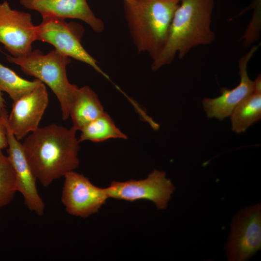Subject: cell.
Here are the masks:
<instances>
[{"instance_id": "6", "label": "cell", "mask_w": 261, "mask_h": 261, "mask_svg": "<svg viewBox=\"0 0 261 261\" xmlns=\"http://www.w3.org/2000/svg\"><path fill=\"white\" fill-rule=\"evenodd\" d=\"M174 190L175 187L166 173L157 170H154L145 179L113 181L106 188L109 198L130 202L147 200L160 210L167 208Z\"/></svg>"}, {"instance_id": "3", "label": "cell", "mask_w": 261, "mask_h": 261, "mask_svg": "<svg viewBox=\"0 0 261 261\" xmlns=\"http://www.w3.org/2000/svg\"><path fill=\"white\" fill-rule=\"evenodd\" d=\"M181 0H133L124 3L129 30L139 53H147L152 60L167 40L174 12Z\"/></svg>"}, {"instance_id": "22", "label": "cell", "mask_w": 261, "mask_h": 261, "mask_svg": "<svg viewBox=\"0 0 261 261\" xmlns=\"http://www.w3.org/2000/svg\"><path fill=\"white\" fill-rule=\"evenodd\" d=\"M123 2L125 3H131L133 0H122Z\"/></svg>"}, {"instance_id": "21", "label": "cell", "mask_w": 261, "mask_h": 261, "mask_svg": "<svg viewBox=\"0 0 261 261\" xmlns=\"http://www.w3.org/2000/svg\"><path fill=\"white\" fill-rule=\"evenodd\" d=\"M3 94L0 91V115H3L7 114L6 110L5 101L3 97Z\"/></svg>"}, {"instance_id": "18", "label": "cell", "mask_w": 261, "mask_h": 261, "mask_svg": "<svg viewBox=\"0 0 261 261\" xmlns=\"http://www.w3.org/2000/svg\"><path fill=\"white\" fill-rule=\"evenodd\" d=\"M16 191L14 168L8 156L0 150V208L9 204Z\"/></svg>"}, {"instance_id": "10", "label": "cell", "mask_w": 261, "mask_h": 261, "mask_svg": "<svg viewBox=\"0 0 261 261\" xmlns=\"http://www.w3.org/2000/svg\"><path fill=\"white\" fill-rule=\"evenodd\" d=\"M48 102V92L43 83L14 102L6 123L17 140L24 139L39 127Z\"/></svg>"}, {"instance_id": "14", "label": "cell", "mask_w": 261, "mask_h": 261, "mask_svg": "<svg viewBox=\"0 0 261 261\" xmlns=\"http://www.w3.org/2000/svg\"><path fill=\"white\" fill-rule=\"evenodd\" d=\"M104 112L98 95L91 87L88 86L78 87L69 109L72 127L77 131Z\"/></svg>"}, {"instance_id": "12", "label": "cell", "mask_w": 261, "mask_h": 261, "mask_svg": "<svg viewBox=\"0 0 261 261\" xmlns=\"http://www.w3.org/2000/svg\"><path fill=\"white\" fill-rule=\"evenodd\" d=\"M7 118L5 123L8 140V156L15 172L17 191L22 195L25 205L30 211L42 216L45 204L37 190V179L27 160L22 144L7 126Z\"/></svg>"}, {"instance_id": "15", "label": "cell", "mask_w": 261, "mask_h": 261, "mask_svg": "<svg viewBox=\"0 0 261 261\" xmlns=\"http://www.w3.org/2000/svg\"><path fill=\"white\" fill-rule=\"evenodd\" d=\"M254 82L253 92L242 100L230 115L232 130L237 133L245 132L261 118V76Z\"/></svg>"}, {"instance_id": "5", "label": "cell", "mask_w": 261, "mask_h": 261, "mask_svg": "<svg viewBox=\"0 0 261 261\" xmlns=\"http://www.w3.org/2000/svg\"><path fill=\"white\" fill-rule=\"evenodd\" d=\"M84 33L81 24L54 17H44L41 24L37 25V40L53 45L61 54L89 65L110 80L97 61L83 46L81 41Z\"/></svg>"}, {"instance_id": "19", "label": "cell", "mask_w": 261, "mask_h": 261, "mask_svg": "<svg viewBox=\"0 0 261 261\" xmlns=\"http://www.w3.org/2000/svg\"><path fill=\"white\" fill-rule=\"evenodd\" d=\"M261 0H254V16L242 37L243 44L246 46H250L259 38L261 26V17H259L261 14Z\"/></svg>"}, {"instance_id": "4", "label": "cell", "mask_w": 261, "mask_h": 261, "mask_svg": "<svg viewBox=\"0 0 261 261\" xmlns=\"http://www.w3.org/2000/svg\"><path fill=\"white\" fill-rule=\"evenodd\" d=\"M6 57L8 61L19 66L25 74L47 85L59 102L62 119L69 118L70 107L78 88L67 78L66 68L71 62L69 57L55 49L46 54L36 49L23 57L6 55Z\"/></svg>"}, {"instance_id": "13", "label": "cell", "mask_w": 261, "mask_h": 261, "mask_svg": "<svg viewBox=\"0 0 261 261\" xmlns=\"http://www.w3.org/2000/svg\"><path fill=\"white\" fill-rule=\"evenodd\" d=\"M25 8L39 12L42 17L77 19L97 33L105 28L103 21L93 12L87 0H19Z\"/></svg>"}, {"instance_id": "2", "label": "cell", "mask_w": 261, "mask_h": 261, "mask_svg": "<svg viewBox=\"0 0 261 261\" xmlns=\"http://www.w3.org/2000/svg\"><path fill=\"white\" fill-rule=\"evenodd\" d=\"M215 0H181L173 16L168 37L151 69L156 71L171 64L176 56L184 58L193 48L211 44L216 36L211 28Z\"/></svg>"}, {"instance_id": "1", "label": "cell", "mask_w": 261, "mask_h": 261, "mask_svg": "<svg viewBox=\"0 0 261 261\" xmlns=\"http://www.w3.org/2000/svg\"><path fill=\"white\" fill-rule=\"evenodd\" d=\"M77 130L52 123L39 127L22 144L27 160L37 180L44 187L74 171L79 165Z\"/></svg>"}, {"instance_id": "20", "label": "cell", "mask_w": 261, "mask_h": 261, "mask_svg": "<svg viewBox=\"0 0 261 261\" xmlns=\"http://www.w3.org/2000/svg\"><path fill=\"white\" fill-rule=\"evenodd\" d=\"M8 115L0 116V150L7 147L8 140L5 121Z\"/></svg>"}, {"instance_id": "17", "label": "cell", "mask_w": 261, "mask_h": 261, "mask_svg": "<svg viewBox=\"0 0 261 261\" xmlns=\"http://www.w3.org/2000/svg\"><path fill=\"white\" fill-rule=\"evenodd\" d=\"M43 82L25 79L0 63V91L6 92L13 101L29 93Z\"/></svg>"}, {"instance_id": "7", "label": "cell", "mask_w": 261, "mask_h": 261, "mask_svg": "<svg viewBox=\"0 0 261 261\" xmlns=\"http://www.w3.org/2000/svg\"><path fill=\"white\" fill-rule=\"evenodd\" d=\"M261 247V205L242 209L233 219L227 244L228 259L245 261Z\"/></svg>"}, {"instance_id": "9", "label": "cell", "mask_w": 261, "mask_h": 261, "mask_svg": "<svg viewBox=\"0 0 261 261\" xmlns=\"http://www.w3.org/2000/svg\"><path fill=\"white\" fill-rule=\"evenodd\" d=\"M37 40V26L30 14L13 9L8 2L0 3V43L14 57H21L32 51Z\"/></svg>"}, {"instance_id": "8", "label": "cell", "mask_w": 261, "mask_h": 261, "mask_svg": "<svg viewBox=\"0 0 261 261\" xmlns=\"http://www.w3.org/2000/svg\"><path fill=\"white\" fill-rule=\"evenodd\" d=\"M63 177L61 202L71 215L87 218L98 212L109 198L106 188L96 186L83 174L72 171Z\"/></svg>"}, {"instance_id": "16", "label": "cell", "mask_w": 261, "mask_h": 261, "mask_svg": "<svg viewBox=\"0 0 261 261\" xmlns=\"http://www.w3.org/2000/svg\"><path fill=\"white\" fill-rule=\"evenodd\" d=\"M80 131L81 133L78 139L80 143L85 141L99 143L110 139L128 138L127 136L116 127L112 118L105 112L87 124Z\"/></svg>"}, {"instance_id": "11", "label": "cell", "mask_w": 261, "mask_h": 261, "mask_svg": "<svg viewBox=\"0 0 261 261\" xmlns=\"http://www.w3.org/2000/svg\"><path fill=\"white\" fill-rule=\"evenodd\" d=\"M259 48V45H253L242 56L238 61L240 80L238 85L230 89L225 87L220 88L221 95L215 98H205L202 105L207 116L223 120L230 116L237 105L251 94L254 88V82L247 73L248 62Z\"/></svg>"}]
</instances>
